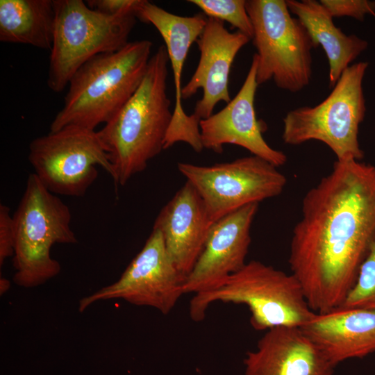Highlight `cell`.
<instances>
[{
	"mask_svg": "<svg viewBox=\"0 0 375 375\" xmlns=\"http://www.w3.org/2000/svg\"><path fill=\"white\" fill-rule=\"evenodd\" d=\"M338 308L375 310V239L359 269L353 287Z\"/></svg>",
	"mask_w": 375,
	"mask_h": 375,
	"instance_id": "obj_22",
	"label": "cell"
},
{
	"mask_svg": "<svg viewBox=\"0 0 375 375\" xmlns=\"http://www.w3.org/2000/svg\"><path fill=\"white\" fill-rule=\"evenodd\" d=\"M141 21L151 24L162 38L172 71L175 104L172 118L164 142V149L182 142L196 152L203 149L199 124L187 115L182 105L181 78L183 65L191 45L197 40L206 24L203 14L183 17L143 0L136 14Z\"/></svg>",
	"mask_w": 375,
	"mask_h": 375,
	"instance_id": "obj_12",
	"label": "cell"
},
{
	"mask_svg": "<svg viewBox=\"0 0 375 375\" xmlns=\"http://www.w3.org/2000/svg\"><path fill=\"white\" fill-rule=\"evenodd\" d=\"M286 3L290 12L308 31L315 47L323 48L329 65V86L333 88L343 72L367 48V42L342 32L318 1L287 0Z\"/></svg>",
	"mask_w": 375,
	"mask_h": 375,
	"instance_id": "obj_19",
	"label": "cell"
},
{
	"mask_svg": "<svg viewBox=\"0 0 375 375\" xmlns=\"http://www.w3.org/2000/svg\"><path fill=\"white\" fill-rule=\"evenodd\" d=\"M55 18L53 0H1L0 41L51 51Z\"/></svg>",
	"mask_w": 375,
	"mask_h": 375,
	"instance_id": "obj_20",
	"label": "cell"
},
{
	"mask_svg": "<svg viewBox=\"0 0 375 375\" xmlns=\"http://www.w3.org/2000/svg\"><path fill=\"white\" fill-rule=\"evenodd\" d=\"M251 39L240 31H228L222 21L208 17L196 41L200 58L189 81L182 88V98L186 99L201 89L203 95L190 116L198 124L213 114L219 101L228 103L231 98L228 79L232 64L240 50Z\"/></svg>",
	"mask_w": 375,
	"mask_h": 375,
	"instance_id": "obj_15",
	"label": "cell"
},
{
	"mask_svg": "<svg viewBox=\"0 0 375 375\" xmlns=\"http://www.w3.org/2000/svg\"><path fill=\"white\" fill-rule=\"evenodd\" d=\"M12 217L13 281L24 288L38 287L60 272L59 262L51 256L52 247L78 242L71 228L70 209L32 173Z\"/></svg>",
	"mask_w": 375,
	"mask_h": 375,
	"instance_id": "obj_5",
	"label": "cell"
},
{
	"mask_svg": "<svg viewBox=\"0 0 375 375\" xmlns=\"http://www.w3.org/2000/svg\"><path fill=\"white\" fill-rule=\"evenodd\" d=\"M333 17H351L362 21L367 14L375 16V1L367 0H320Z\"/></svg>",
	"mask_w": 375,
	"mask_h": 375,
	"instance_id": "obj_23",
	"label": "cell"
},
{
	"mask_svg": "<svg viewBox=\"0 0 375 375\" xmlns=\"http://www.w3.org/2000/svg\"><path fill=\"white\" fill-rule=\"evenodd\" d=\"M28 159L40 181L56 195L83 196L98 176L97 166L114 178L98 132L80 126L35 138L29 144Z\"/></svg>",
	"mask_w": 375,
	"mask_h": 375,
	"instance_id": "obj_9",
	"label": "cell"
},
{
	"mask_svg": "<svg viewBox=\"0 0 375 375\" xmlns=\"http://www.w3.org/2000/svg\"><path fill=\"white\" fill-rule=\"evenodd\" d=\"M213 224L201 197L188 181L158 215L153 229L161 233L169 256L185 279L203 251Z\"/></svg>",
	"mask_w": 375,
	"mask_h": 375,
	"instance_id": "obj_16",
	"label": "cell"
},
{
	"mask_svg": "<svg viewBox=\"0 0 375 375\" xmlns=\"http://www.w3.org/2000/svg\"><path fill=\"white\" fill-rule=\"evenodd\" d=\"M143 0H88V6L98 12L108 15H117L134 12L138 10Z\"/></svg>",
	"mask_w": 375,
	"mask_h": 375,
	"instance_id": "obj_25",
	"label": "cell"
},
{
	"mask_svg": "<svg viewBox=\"0 0 375 375\" xmlns=\"http://www.w3.org/2000/svg\"><path fill=\"white\" fill-rule=\"evenodd\" d=\"M15 226L10 209L0 204V266L3 265L7 258L14 253Z\"/></svg>",
	"mask_w": 375,
	"mask_h": 375,
	"instance_id": "obj_24",
	"label": "cell"
},
{
	"mask_svg": "<svg viewBox=\"0 0 375 375\" xmlns=\"http://www.w3.org/2000/svg\"><path fill=\"white\" fill-rule=\"evenodd\" d=\"M10 283L8 280L3 277L0 278V294H3L10 288Z\"/></svg>",
	"mask_w": 375,
	"mask_h": 375,
	"instance_id": "obj_26",
	"label": "cell"
},
{
	"mask_svg": "<svg viewBox=\"0 0 375 375\" xmlns=\"http://www.w3.org/2000/svg\"><path fill=\"white\" fill-rule=\"evenodd\" d=\"M300 328L335 366L375 352V310L337 308Z\"/></svg>",
	"mask_w": 375,
	"mask_h": 375,
	"instance_id": "obj_18",
	"label": "cell"
},
{
	"mask_svg": "<svg viewBox=\"0 0 375 375\" xmlns=\"http://www.w3.org/2000/svg\"><path fill=\"white\" fill-rule=\"evenodd\" d=\"M367 67L366 62L351 65L322 102L290 110L283 119V142L299 145L317 140L331 149L337 160L360 161L364 153L358 131L366 111L362 81Z\"/></svg>",
	"mask_w": 375,
	"mask_h": 375,
	"instance_id": "obj_6",
	"label": "cell"
},
{
	"mask_svg": "<svg viewBox=\"0 0 375 375\" xmlns=\"http://www.w3.org/2000/svg\"><path fill=\"white\" fill-rule=\"evenodd\" d=\"M56 18L47 85L61 92L87 61L128 44L137 22L134 12L108 15L83 0H53Z\"/></svg>",
	"mask_w": 375,
	"mask_h": 375,
	"instance_id": "obj_7",
	"label": "cell"
},
{
	"mask_svg": "<svg viewBox=\"0 0 375 375\" xmlns=\"http://www.w3.org/2000/svg\"><path fill=\"white\" fill-rule=\"evenodd\" d=\"M215 302L247 306L250 323L257 331L278 326L301 327L316 314L310 307L297 278L258 260L247 262L214 290L194 294L189 313L197 322L204 319Z\"/></svg>",
	"mask_w": 375,
	"mask_h": 375,
	"instance_id": "obj_4",
	"label": "cell"
},
{
	"mask_svg": "<svg viewBox=\"0 0 375 375\" xmlns=\"http://www.w3.org/2000/svg\"><path fill=\"white\" fill-rule=\"evenodd\" d=\"M168 62L166 48L161 45L151 57L137 90L97 131L108 154L116 184L124 185L164 149L172 118L167 92Z\"/></svg>",
	"mask_w": 375,
	"mask_h": 375,
	"instance_id": "obj_2",
	"label": "cell"
},
{
	"mask_svg": "<svg viewBox=\"0 0 375 375\" xmlns=\"http://www.w3.org/2000/svg\"><path fill=\"white\" fill-rule=\"evenodd\" d=\"M258 58L253 54L245 80L237 94L226 106L199 123L203 149L223 151L224 144H231L248 150L278 167L287 162L286 155L270 147L262 136V125L255 110Z\"/></svg>",
	"mask_w": 375,
	"mask_h": 375,
	"instance_id": "obj_14",
	"label": "cell"
},
{
	"mask_svg": "<svg viewBox=\"0 0 375 375\" xmlns=\"http://www.w3.org/2000/svg\"><path fill=\"white\" fill-rule=\"evenodd\" d=\"M201 9L207 17L227 22L251 40L253 26L248 15L245 0H189Z\"/></svg>",
	"mask_w": 375,
	"mask_h": 375,
	"instance_id": "obj_21",
	"label": "cell"
},
{
	"mask_svg": "<svg viewBox=\"0 0 375 375\" xmlns=\"http://www.w3.org/2000/svg\"><path fill=\"white\" fill-rule=\"evenodd\" d=\"M152 42H128L123 48L95 56L72 76L64 105L50 132L68 125L95 130L122 109L140 86L151 58Z\"/></svg>",
	"mask_w": 375,
	"mask_h": 375,
	"instance_id": "obj_3",
	"label": "cell"
},
{
	"mask_svg": "<svg viewBox=\"0 0 375 375\" xmlns=\"http://www.w3.org/2000/svg\"><path fill=\"white\" fill-rule=\"evenodd\" d=\"M244 375H334L335 365L299 327L265 331L244 360Z\"/></svg>",
	"mask_w": 375,
	"mask_h": 375,
	"instance_id": "obj_17",
	"label": "cell"
},
{
	"mask_svg": "<svg viewBox=\"0 0 375 375\" xmlns=\"http://www.w3.org/2000/svg\"><path fill=\"white\" fill-rule=\"evenodd\" d=\"M258 205H247L212 224L203 251L184 281L183 294L214 290L243 267Z\"/></svg>",
	"mask_w": 375,
	"mask_h": 375,
	"instance_id": "obj_13",
	"label": "cell"
},
{
	"mask_svg": "<svg viewBox=\"0 0 375 375\" xmlns=\"http://www.w3.org/2000/svg\"><path fill=\"white\" fill-rule=\"evenodd\" d=\"M375 239V166L336 160L304 196L289 265L316 313L340 306Z\"/></svg>",
	"mask_w": 375,
	"mask_h": 375,
	"instance_id": "obj_1",
	"label": "cell"
},
{
	"mask_svg": "<svg viewBox=\"0 0 375 375\" xmlns=\"http://www.w3.org/2000/svg\"><path fill=\"white\" fill-rule=\"evenodd\" d=\"M256 49L258 85L272 79L280 89L297 92L308 86L312 74V49L308 31L291 16L285 0L246 1Z\"/></svg>",
	"mask_w": 375,
	"mask_h": 375,
	"instance_id": "obj_8",
	"label": "cell"
},
{
	"mask_svg": "<svg viewBox=\"0 0 375 375\" xmlns=\"http://www.w3.org/2000/svg\"><path fill=\"white\" fill-rule=\"evenodd\" d=\"M177 167L201 197L212 223L279 195L287 183L277 167L253 155L208 166L178 162Z\"/></svg>",
	"mask_w": 375,
	"mask_h": 375,
	"instance_id": "obj_10",
	"label": "cell"
},
{
	"mask_svg": "<svg viewBox=\"0 0 375 375\" xmlns=\"http://www.w3.org/2000/svg\"><path fill=\"white\" fill-rule=\"evenodd\" d=\"M184 281L168 254L161 233L153 229L119 278L80 299L78 310L82 312L97 301L121 299L167 315L183 295Z\"/></svg>",
	"mask_w": 375,
	"mask_h": 375,
	"instance_id": "obj_11",
	"label": "cell"
}]
</instances>
